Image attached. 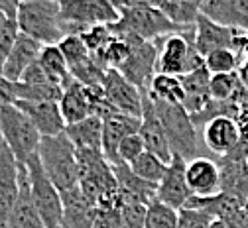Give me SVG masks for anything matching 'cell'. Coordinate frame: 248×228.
<instances>
[{"label":"cell","mask_w":248,"mask_h":228,"mask_svg":"<svg viewBox=\"0 0 248 228\" xmlns=\"http://www.w3.org/2000/svg\"><path fill=\"white\" fill-rule=\"evenodd\" d=\"M16 20L22 34L42 46H57L65 38L59 0H22Z\"/></svg>","instance_id":"cell-1"},{"label":"cell","mask_w":248,"mask_h":228,"mask_svg":"<svg viewBox=\"0 0 248 228\" xmlns=\"http://www.w3.org/2000/svg\"><path fill=\"white\" fill-rule=\"evenodd\" d=\"M42 167L51 183L63 193L79 185V159L77 148L63 132L59 136L42 138L38 150Z\"/></svg>","instance_id":"cell-2"},{"label":"cell","mask_w":248,"mask_h":228,"mask_svg":"<svg viewBox=\"0 0 248 228\" xmlns=\"http://www.w3.org/2000/svg\"><path fill=\"white\" fill-rule=\"evenodd\" d=\"M158 47L156 73L183 77L205 67V57L195 47V26L158 40Z\"/></svg>","instance_id":"cell-3"},{"label":"cell","mask_w":248,"mask_h":228,"mask_svg":"<svg viewBox=\"0 0 248 228\" xmlns=\"http://www.w3.org/2000/svg\"><path fill=\"white\" fill-rule=\"evenodd\" d=\"M0 138L8 144L20 167H26L28 159L38 153L42 144V134L36 124L16 105L0 108Z\"/></svg>","instance_id":"cell-4"},{"label":"cell","mask_w":248,"mask_h":228,"mask_svg":"<svg viewBox=\"0 0 248 228\" xmlns=\"http://www.w3.org/2000/svg\"><path fill=\"white\" fill-rule=\"evenodd\" d=\"M110 28L118 36H136L148 42H158L170 34L187 30L171 22L160 8H152V6L120 10V20Z\"/></svg>","instance_id":"cell-5"},{"label":"cell","mask_w":248,"mask_h":228,"mask_svg":"<svg viewBox=\"0 0 248 228\" xmlns=\"http://www.w3.org/2000/svg\"><path fill=\"white\" fill-rule=\"evenodd\" d=\"M160 122L166 130V136L173 155H181L183 159H193L197 153V126L191 120V114L183 108V105L166 103L152 99Z\"/></svg>","instance_id":"cell-6"},{"label":"cell","mask_w":248,"mask_h":228,"mask_svg":"<svg viewBox=\"0 0 248 228\" xmlns=\"http://www.w3.org/2000/svg\"><path fill=\"white\" fill-rule=\"evenodd\" d=\"M65 36L81 34L91 26H114L120 12L108 0H59Z\"/></svg>","instance_id":"cell-7"},{"label":"cell","mask_w":248,"mask_h":228,"mask_svg":"<svg viewBox=\"0 0 248 228\" xmlns=\"http://www.w3.org/2000/svg\"><path fill=\"white\" fill-rule=\"evenodd\" d=\"M28 175H30V191H32V199L42 214L47 228H61L63 220V199H61V191L51 183V179L46 175L40 155H32L28 159Z\"/></svg>","instance_id":"cell-8"},{"label":"cell","mask_w":248,"mask_h":228,"mask_svg":"<svg viewBox=\"0 0 248 228\" xmlns=\"http://www.w3.org/2000/svg\"><path fill=\"white\" fill-rule=\"evenodd\" d=\"M118 36V34H116ZM130 44V55L124 61L120 71L130 83H134L142 92H148L150 83L156 75V63H158V42L140 40L136 36H124Z\"/></svg>","instance_id":"cell-9"},{"label":"cell","mask_w":248,"mask_h":228,"mask_svg":"<svg viewBox=\"0 0 248 228\" xmlns=\"http://www.w3.org/2000/svg\"><path fill=\"white\" fill-rule=\"evenodd\" d=\"M103 89L107 94L108 105L122 114L142 118V108H144V92L130 83L120 71L108 69L103 81Z\"/></svg>","instance_id":"cell-10"},{"label":"cell","mask_w":248,"mask_h":228,"mask_svg":"<svg viewBox=\"0 0 248 228\" xmlns=\"http://www.w3.org/2000/svg\"><path fill=\"white\" fill-rule=\"evenodd\" d=\"M20 197V166L18 159L0 138V228H6L8 218Z\"/></svg>","instance_id":"cell-11"},{"label":"cell","mask_w":248,"mask_h":228,"mask_svg":"<svg viewBox=\"0 0 248 228\" xmlns=\"http://www.w3.org/2000/svg\"><path fill=\"white\" fill-rule=\"evenodd\" d=\"M185 169H187V159H183L181 155H173L164 179L158 183L156 199H160L162 203H166L177 211H181L185 205H187V201L193 197V193L187 185Z\"/></svg>","instance_id":"cell-12"},{"label":"cell","mask_w":248,"mask_h":228,"mask_svg":"<svg viewBox=\"0 0 248 228\" xmlns=\"http://www.w3.org/2000/svg\"><path fill=\"white\" fill-rule=\"evenodd\" d=\"M142 118L128 116L122 112H108L103 116V153L112 166L122 164L118 157V146L124 138L140 132Z\"/></svg>","instance_id":"cell-13"},{"label":"cell","mask_w":248,"mask_h":228,"mask_svg":"<svg viewBox=\"0 0 248 228\" xmlns=\"http://www.w3.org/2000/svg\"><path fill=\"white\" fill-rule=\"evenodd\" d=\"M140 136L144 140L146 152L158 155L162 161L170 164L173 159V152L170 148L166 130L160 122V116L154 106V101L148 92H144V108H142V124H140Z\"/></svg>","instance_id":"cell-14"},{"label":"cell","mask_w":248,"mask_h":228,"mask_svg":"<svg viewBox=\"0 0 248 228\" xmlns=\"http://www.w3.org/2000/svg\"><path fill=\"white\" fill-rule=\"evenodd\" d=\"M16 106L22 108L28 114V118L36 124L42 138L59 136L65 132L67 122H65L63 114H61V106L57 101H42V103L16 101Z\"/></svg>","instance_id":"cell-15"},{"label":"cell","mask_w":248,"mask_h":228,"mask_svg":"<svg viewBox=\"0 0 248 228\" xmlns=\"http://www.w3.org/2000/svg\"><path fill=\"white\" fill-rule=\"evenodd\" d=\"M185 175H187V185L195 197H213V195L221 193V167L207 157L189 159Z\"/></svg>","instance_id":"cell-16"},{"label":"cell","mask_w":248,"mask_h":228,"mask_svg":"<svg viewBox=\"0 0 248 228\" xmlns=\"http://www.w3.org/2000/svg\"><path fill=\"white\" fill-rule=\"evenodd\" d=\"M234 36L236 28L217 24L205 14H199L195 22V47L203 57H207L215 49H232Z\"/></svg>","instance_id":"cell-17"},{"label":"cell","mask_w":248,"mask_h":228,"mask_svg":"<svg viewBox=\"0 0 248 228\" xmlns=\"http://www.w3.org/2000/svg\"><path fill=\"white\" fill-rule=\"evenodd\" d=\"M203 140H205V144H207V148L211 152L225 157V155H229L231 152H234L240 146L242 134H240L238 122L234 118L219 116V118L211 120L203 128Z\"/></svg>","instance_id":"cell-18"},{"label":"cell","mask_w":248,"mask_h":228,"mask_svg":"<svg viewBox=\"0 0 248 228\" xmlns=\"http://www.w3.org/2000/svg\"><path fill=\"white\" fill-rule=\"evenodd\" d=\"M61 199H63V220H61V228H93L97 207L83 193L81 185L69 191H63L61 193Z\"/></svg>","instance_id":"cell-19"},{"label":"cell","mask_w":248,"mask_h":228,"mask_svg":"<svg viewBox=\"0 0 248 228\" xmlns=\"http://www.w3.org/2000/svg\"><path fill=\"white\" fill-rule=\"evenodd\" d=\"M114 167V175L118 181V193L120 199L124 203H142V205H150L158 195V185L150 183L142 177H138L128 164H118L112 166Z\"/></svg>","instance_id":"cell-20"},{"label":"cell","mask_w":248,"mask_h":228,"mask_svg":"<svg viewBox=\"0 0 248 228\" xmlns=\"http://www.w3.org/2000/svg\"><path fill=\"white\" fill-rule=\"evenodd\" d=\"M42 49H44V46H42L40 42L32 40L30 36H26V34H22V31H20L18 40H16V44H14V47H12L10 55H8V59H6V65H4L2 75H4L8 81L18 83V81L22 79V75H24L30 67H32L34 63H38Z\"/></svg>","instance_id":"cell-21"},{"label":"cell","mask_w":248,"mask_h":228,"mask_svg":"<svg viewBox=\"0 0 248 228\" xmlns=\"http://www.w3.org/2000/svg\"><path fill=\"white\" fill-rule=\"evenodd\" d=\"M201 14L217 24L248 31V0H203Z\"/></svg>","instance_id":"cell-22"},{"label":"cell","mask_w":248,"mask_h":228,"mask_svg":"<svg viewBox=\"0 0 248 228\" xmlns=\"http://www.w3.org/2000/svg\"><path fill=\"white\" fill-rule=\"evenodd\" d=\"M6 228H47L32 199L28 167H20V197L8 218Z\"/></svg>","instance_id":"cell-23"},{"label":"cell","mask_w":248,"mask_h":228,"mask_svg":"<svg viewBox=\"0 0 248 228\" xmlns=\"http://www.w3.org/2000/svg\"><path fill=\"white\" fill-rule=\"evenodd\" d=\"M183 83V91H185V99H183V108L189 114H197L201 112L213 99H211V91H209V83H211V73L207 67H201L197 71H191L187 75L181 77Z\"/></svg>","instance_id":"cell-24"},{"label":"cell","mask_w":248,"mask_h":228,"mask_svg":"<svg viewBox=\"0 0 248 228\" xmlns=\"http://www.w3.org/2000/svg\"><path fill=\"white\" fill-rule=\"evenodd\" d=\"M61 114H63L67 126L69 124H77L89 116H93V106H91V99H89V91L87 85L73 81L61 94Z\"/></svg>","instance_id":"cell-25"},{"label":"cell","mask_w":248,"mask_h":228,"mask_svg":"<svg viewBox=\"0 0 248 228\" xmlns=\"http://www.w3.org/2000/svg\"><path fill=\"white\" fill-rule=\"evenodd\" d=\"M65 134L77 150H99L103 152V118L93 114L77 124H69Z\"/></svg>","instance_id":"cell-26"},{"label":"cell","mask_w":248,"mask_h":228,"mask_svg":"<svg viewBox=\"0 0 248 228\" xmlns=\"http://www.w3.org/2000/svg\"><path fill=\"white\" fill-rule=\"evenodd\" d=\"M38 63L42 65V69L46 71L49 81L55 83L57 87H61L63 91L75 81L71 75L69 65H67V59L63 53H61L59 46H44Z\"/></svg>","instance_id":"cell-27"},{"label":"cell","mask_w":248,"mask_h":228,"mask_svg":"<svg viewBox=\"0 0 248 228\" xmlns=\"http://www.w3.org/2000/svg\"><path fill=\"white\" fill-rule=\"evenodd\" d=\"M148 94L152 99L158 101H166V103H175V105H183L185 99V91H183V83L181 77L175 75H164V73H156L150 83Z\"/></svg>","instance_id":"cell-28"},{"label":"cell","mask_w":248,"mask_h":228,"mask_svg":"<svg viewBox=\"0 0 248 228\" xmlns=\"http://www.w3.org/2000/svg\"><path fill=\"white\" fill-rule=\"evenodd\" d=\"M93 55L97 57V61L103 65L105 69H120L124 65V61H126L128 55H130V44L124 36L114 34V38L110 40V44L103 51L93 53Z\"/></svg>","instance_id":"cell-29"},{"label":"cell","mask_w":248,"mask_h":228,"mask_svg":"<svg viewBox=\"0 0 248 228\" xmlns=\"http://www.w3.org/2000/svg\"><path fill=\"white\" fill-rule=\"evenodd\" d=\"M168 166L170 164H166V161H162L158 155H154V153H150V152H144L134 164H130V169L138 175V177H142V179H146V181H150V183H160L162 179H164V175H166V171H168Z\"/></svg>","instance_id":"cell-30"},{"label":"cell","mask_w":248,"mask_h":228,"mask_svg":"<svg viewBox=\"0 0 248 228\" xmlns=\"http://www.w3.org/2000/svg\"><path fill=\"white\" fill-rule=\"evenodd\" d=\"M179 226V211L154 199L148 205L146 214V228H177Z\"/></svg>","instance_id":"cell-31"},{"label":"cell","mask_w":248,"mask_h":228,"mask_svg":"<svg viewBox=\"0 0 248 228\" xmlns=\"http://www.w3.org/2000/svg\"><path fill=\"white\" fill-rule=\"evenodd\" d=\"M16 92L18 101H32V103H42V101H61L63 89L57 87L55 83H42V85H24L16 83Z\"/></svg>","instance_id":"cell-32"},{"label":"cell","mask_w":248,"mask_h":228,"mask_svg":"<svg viewBox=\"0 0 248 228\" xmlns=\"http://www.w3.org/2000/svg\"><path fill=\"white\" fill-rule=\"evenodd\" d=\"M18 34H20V28H18V20L0 12V75L4 71V65H6V59L18 40Z\"/></svg>","instance_id":"cell-33"},{"label":"cell","mask_w":248,"mask_h":228,"mask_svg":"<svg viewBox=\"0 0 248 228\" xmlns=\"http://www.w3.org/2000/svg\"><path fill=\"white\" fill-rule=\"evenodd\" d=\"M240 65V57L234 49H215L205 57V67L211 75L219 73H236Z\"/></svg>","instance_id":"cell-34"},{"label":"cell","mask_w":248,"mask_h":228,"mask_svg":"<svg viewBox=\"0 0 248 228\" xmlns=\"http://www.w3.org/2000/svg\"><path fill=\"white\" fill-rule=\"evenodd\" d=\"M238 73H219V75H211L209 91H211V99L215 101H231L236 94L240 87Z\"/></svg>","instance_id":"cell-35"},{"label":"cell","mask_w":248,"mask_h":228,"mask_svg":"<svg viewBox=\"0 0 248 228\" xmlns=\"http://www.w3.org/2000/svg\"><path fill=\"white\" fill-rule=\"evenodd\" d=\"M79 36L91 53H99L110 44V40L114 38V31L110 26H91L85 31H81Z\"/></svg>","instance_id":"cell-36"},{"label":"cell","mask_w":248,"mask_h":228,"mask_svg":"<svg viewBox=\"0 0 248 228\" xmlns=\"http://www.w3.org/2000/svg\"><path fill=\"white\" fill-rule=\"evenodd\" d=\"M122 222L124 216H122V199H120L116 203L97 207L93 228H122Z\"/></svg>","instance_id":"cell-37"},{"label":"cell","mask_w":248,"mask_h":228,"mask_svg":"<svg viewBox=\"0 0 248 228\" xmlns=\"http://www.w3.org/2000/svg\"><path fill=\"white\" fill-rule=\"evenodd\" d=\"M144 152H146V146H144V140H142L140 132L138 134H132L128 138H124L122 144L118 146V157H120V161H122V164H128V166L134 164V161Z\"/></svg>","instance_id":"cell-38"},{"label":"cell","mask_w":248,"mask_h":228,"mask_svg":"<svg viewBox=\"0 0 248 228\" xmlns=\"http://www.w3.org/2000/svg\"><path fill=\"white\" fill-rule=\"evenodd\" d=\"M148 205L142 203H124L122 201V228H146Z\"/></svg>","instance_id":"cell-39"},{"label":"cell","mask_w":248,"mask_h":228,"mask_svg":"<svg viewBox=\"0 0 248 228\" xmlns=\"http://www.w3.org/2000/svg\"><path fill=\"white\" fill-rule=\"evenodd\" d=\"M217 218H213L209 213L205 211H197V209H181L179 211V226L177 228H211L213 222Z\"/></svg>","instance_id":"cell-40"},{"label":"cell","mask_w":248,"mask_h":228,"mask_svg":"<svg viewBox=\"0 0 248 228\" xmlns=\"http://www.w3.org/2000/svg\"><path fill=\"white\" fill-rule=\"evenodd\" d=\"M18 92H16V83L8 81L4 75H0V108L16 105Z\"/></svg>","instance_id":"cell-41"},{"label":"cell","mask_w":248,"mask_h":228,"mask_svg":"<svg viewBox=\"0 0 248 228\" xmlns=\"http://www.w3.org/2000/svg\"><path fill=\"white\" fill-rule=\"evenodd\" d=\"M108 2L120 12L126 8H138V6H152V8H160L168 2V0H108Z\"/></svg>","instance_id":"cell-42"},{"label":"cell","mask_w":248,"mask_h":228,"mask_svg":"<svg viewBox=\"0 0 248 228\" xmlns=\"http://www.w3.org/2000/svg\"><path fill=\"white\" fill-rule=\"evenodd\" d=\"M18 83H24V85H42V83H51V81H49V77L46 75V71L42 69V65H40V63H34L32 67H30V69L22 75V79H20Z\"/></svg>","instance_id":"cell-43"},{"label":"cell","mask_w":248,"mask_h":228,"mask_svg":"<svg viewBox=\"0 0 248 228\" xmlns=\"http://www.w3.org/2000/svg\"><path fill=\"white\" fill-rule=\"evenodd\" d=\"M20 4H22V0H0V12H4L8 16H12V18H16Z\"/></svg>","instance_id":"cell-44"},{"label":"cell","mask_w":248,"mask_h":228,"mask_svg":"<svg viewBox=\"0 0 248 228\" xmlns=\"http://www.w3.org/2000/svg\"><path fill=\"white\" fill-rule=\"evenodd\" d=\"M238 79H240V83L248 89V59H242L240 61V65H238Z\"/></svg>","instance_id":"cell-45"},{"label":"cell","mask_w":248,"mask_h":228,"mask_svg":"<svg viewBox=\"0 0 248 228\" xmlns=\"http://www.w3.org/2000/svg\"><path fill=\"white\" fill-rule=\"evenodd\" d=\"M242 218H244V224H246V228H248V199H246L244 209H242Z\"/></svg>","instance_id":"cell-46"}]
</instances>
